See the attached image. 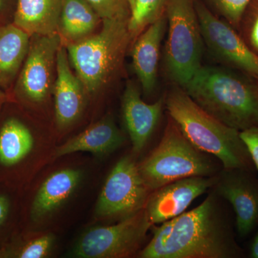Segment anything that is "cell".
<instances>
[{
	"instance_id": "6da1fadb",
	"label": "cell",
	"mask_w": 258,
	"mask_h": 258,
	"mask_svg": "<svg viewBox=\"0 0 258 258\" xmlns=\"http://www.w3.org/2000/svg\"><path fill=\"white\" fill-rule=\"evenodd\" d=\"M199 206L175 218L152 225V237L142 258H242L235 222L220 197L210 189Z\"/></svg>"
},
{
	"instance_id": "7a4b0ae2",
	"label": "cell",
	"mask_w": 258,
	"mask_h": 258,
	"mask_svg": "<svg viewBox=\"0 0 258 258\" xmlns=\"http://www.w3.org/2000/svg\"><path fill=\"white\" fill-rule=\"evenodd\" d=\"M212 116L239 132L258 126V79L228 67L203 66L181 87Z\"/></svg>"
},
{
	"instance_id": "3957f363",
	"label": "cell",
	"mask_w": 258,
	"mask_h": 258,
	"mask_svg": "<svg viewBox=\"0 0 258 258\" xmlns=\"http://www.w3.org/2000/svg\"><path fill=\"white\" fill-rule=\"evenodd\" d=\"M168 114L185 137L200 150L216 158L223 169L256 171L240 132L212 116L174 85L164 98Z\"/></svg>"
},
{
	"instance_id": "277c9868",
	"label": "cell",
	"mask_w": 258,
	"mask_h": 258,
	"mask_svg": "<svg viewBox=\"0 0 258 258\" xmlns=\"http://www.w3.org/2000/svg\"><path fill=\"white\" fill-rule=\"evenodd\" d=\"M128 21L102 20L99 32L64 46L87 95L96 94L108 87L120 74L132 45Z\"/></svg>"
},
{
	"instance_id": "5b68a950",
	"label": "cell",
	"mask_w": 258,
	"mask_h": 258,
	"mask_svg": "<svg viewBox=\"0 0 258 258\" xmlns=\"http://www.w3.org/2000/svg\"><path fill=\"white\" fill-rule=\"evenodd\" d=\"M222 168L218 159L195 147L169 116L160 142L139 165L152 192L184 178L217 175Z\"/></svg>"
},
{
	"instance_id": "8992f818",
	"label": "cell",
	"mask_w": 258,
	"mask_h": 258,
	"mask_svg": "<svg viewBox=\"0 0 258 258\" xmlns=\"http://www.w3.org/2000/svg\"><path fill=\"white\" fill-rule=\"evenodd\" d=\"M166 72L183 87L202 66L204 42L195 0H169L166 10Z\"/></svg>"
},
{
	"instance_id": "52a82bcc",
	"label": "cell",
	"mask_w": 258,
	"mask_h": 258,
	"mask_svg": "<svg viewBox=\"0 0 258 258\" xmlns=\"http://www.w3.org/2000/svg\"><path fill=\"white\" fill-rule=\"evenodd\" d=\"M145 210L106 227L91 229L81 236L71 255L80 258H125L143 245L152 227Z\"/></svg>"
},
{
	"instance_id": "ba28073f",
	"label": "cell",
	"mask_w": 258,
	"mask_h": 258,
	"mask_svg": "<svg viewBox=\"0 0 258 258\" xmlns=\"http://www.w3.org/2000/svg\"><path fill=\"white\" fill-rule=\"evenodd\" d=\"M152 193L139 165L130 156L122 157L106 180L96 208L98 218L123 220L144 210Z\"/></svg>"
},
{
	"instance_id": "9c48e42d",
	"label": "cell",
	"mask_w": 258,
	"mask_h": 258,
	"mask_svg": "<svg viewBox=\"0 0 258 258\" xmlns=\"http://www.w3.org/2000/svg\"><path fill=\"white\" fill-rule=\"evenodd\" d=\"M61 45L57 33L31 36L26 58L14 84L15 96L32 103H42L48 98Z\"/></svg>"
},
{
	"instance_id": "30bf717a",
	"label": "cell",
	"mask_w": 258,
	"mask_h": 258,
	"mask_svg": "<svg viewBox=\"0 0 258 258\" xmlns=\"http://www.w3.org/2000/svg\"><path fill=\"white\" fill-rule=\"evenodd\" d=\"M204 42L225 67L258 79V56L240 37L238 31L218 18L199 0H195Z\"/></svg>"
},
{
	"instance_id": "8fae6325",
	"label": "cell",
	"mask_w": 258,
	"mask_h": 258,
	"mask_svg": "<svg viewBox=\"0 0 258 258\" xmlns=\"http://www.w3.org/2000/svg\"><path fill=\"white\" fill-rule=\"evenodd\" d=\"M212 189L233 209L239 237H248L258 225V178L255 171L222 168Z\"/></svg>"
},
{
	"instance_id": "7c38bea8",
	"label": "cell",
	"mask_w": 258,
	"mask_h": 258,
	"mask_svg": "<svg viewBox=\"0 0 258 258\" xmlns=\"http://www.w3.org/2000/svg\"><path fill=\"white\" fill-rule=\"evenodd\" d=\"M212 176H191L176 180L153 191L146 204L148 218L157 225L175 218L186 211L199 197L210 191L216 183Z\"/></svg>"
},
{
	"instance_id": "4fadbf2b",
	"label": "cell",
	"mask_w": 258,
	"mask_h": 258,
	"mask_svg": "<svg viewBox=\"0 0 258 258\" xmlns=\"http://www.w3.org/2000/svg\"><path fill=\"white\" fill-rule=\"evenodd\" d=\"M55 71L52 88L55 120L57 126L63 129L72 125L82 114L87 93L81 80L71 70L67 49L62 45L57 52Z\"/></svg>"
},
{
	"instance_id": "5bb4252c",
	"label": "cell",
	"mask_w": 258,
	"mask_h": 258,
	"mask_svg": "<svg viewBox=\"0 0 258 258\" xmlns=\"http://www.w3.org/2000/svg\"><path fill=\"white\" fill-rule=\"evenodd\" d=\"M164 106V98L154 103H145L138 86L132 81L127 83L122 97V113L135 154L141 153L147 145L159 123Z\"/></svg>"
},
{
	"instance_id": "9a60e30c",
	"label": "cell",
	"mask_w": 258,
	"mask_h": 258,
	"mask_svg": "<svg viewBox=\"0 0 258 258\" xmlns=\"http://www.w3.org/2000/svg\"><path fill=\"white\" fill-rule=\"evenodd\" d=\"M166 28L165 14L147 27L131 46L134 71L147 95L157 86L161 44Z\"/></svg>"
},
{
	"instance_id": "2e32d148",
	"label": "cell",
	"mask_w": 258,
	"mask_h": 258,
	"mask_svg": "<svg viewBox=\"0 0 258 258\" xmlns=\"http://www.w3.org/2000/svg\"><path fill=\"white\" fill-rule=\"evenodd\" d=\"M124 142V137L111 117L93 123L79 135L57 148L53 158L57 159L78 152L103 155L116 150Z\"/></svg>"
},
{
	"instance_id": "e0dca14e",
	"label": "cell",
	"mask_w": 258,
	"mask_h": 258,
	"mask_svg": "<svg viewBox=\"0 0 258 258\" xmlns=\"http://www.w3.org/2000/svg\"><path fill=\"white\" fill-rule=\"evenodd\" d=\"M62 0H17L13 23L32 35L57 33Z\"/></svg>"
},
{
	"instance_id": "ac0fdd59",
	"label": "cell",
	"mask_w": 258,
	"mask_h": 258,
	"mask_svg": "<svg viewBox=\"0 0 258 258\" xmlns=\"http://www.w3.org/2000/svg\"><path fill=\"white\" fill-rule=\"evenodd\" d=\"M30 36L13 23L0 25V88L15 84L28 54Z\"/></svg>"
},
{
	"instance_id": "d6986e66",
	"label": "cell",
	"mask_w": 258,
	"mask_h": 258,
	"mask_svg": "<svg viewBox=\"0 0 258 258\" xmlns=\"http://www.w3.org/2000/svg\"><path fill=\"white\" fill-rule=\"evenodd\" d=\"M102 20L86 0H62L57 34L64 46L94 33Z\"/></svg>"
},
{
	"instance_id": "ffe728a7",
	"label": "cell",
	"mask_w": 258,
	"mask_h": 258,
	"mask_svg": "<svg viewBox=\"0 0 258 258\" xmlns=\"http://www.w3.org/2000/svg\"><path fill=\"white\" fill-rule=\"evenodd\" d=\"M79 170L56 171L42 184L32 207V217L40 219L53 212L72 195L81 179Z\"/></svg>"
},
{
	"instance_id": "44dd1931",
	"label": "cell",
	"mask_w": 258,
	"mask_h": 258,
	"mask_svg": "<svg viewBox=\"0 0 258 258\" xmlns=\"http://www.w3.org/2000/svg\"><path fill=\"white\" fill-rule=\"evenodd\" d=\"M34 138L28 127L16 118L5 122L0 129V164L14 166L31 152Z\"/></svg>"
},
{
	"instance_id": "7402d4cb",
	"label": "cell",
	"mask_w": 258,
	"mask_h": 258,
	"mask_svg": "<svg viewBox=\"0 0 258 258\" xmlns=\"http://www.w3.org/2000/svg\"><path fill=\"white\" fill-rule=\"evenodd\" d=\"M168 2L169 0H136L128 21L132 45L147 27L166 14Z\"/></svg>"
},
{
	"instance_id": "603a6c76",
	"label": "cell",
	"mask_w": 258,
	"mask_h": 258,
	"mask_svg": "<svg viewBox=\"0 0 258 258\" xmlns=\"http://www.w3.org/2000/svg\"><path fill=\"white\" fill-rule=\"evenodd\" d=\"M237 31L247 46L258 56V0H251L244 10Z\"/></svg>"
},
{
	"instance_id": "cb8c5ba5",
	"label": "cell",
	"mask_w": 258,
	"mask_h": 258,
	"mask_svg": "<svg viewBox=\"0 0 258 258\" xmlns=\"http://www.w3.org/2000/svg\"><path fill=\"white\" fill-rule=\"evenodd\" d=\"M102 20L108 19L129 20L131 8L128 0H86Z\"/></svg>"
},
{
	"instance_id": "d4e9b609",
	"label": "cell",
	"mask_w": 258,
	"mask_h": 258,
	"mask_svg": "<svg viewBox=\"0 0 258 258\" xmlns=\"http://www.w3.org/2000/svg\"><path fill=\"white\" fill-rule=\"evenodd\" d=\"M220 16L232 28L238 30L244 10L251 0H210Z\"/></svg>"
},
{
	"instance_id": "484cf974",
	"label": "cell",
	"mask_w": 258,
	"mask_h": 258,
	"mask_svg": "<svg viewBox=\"0 0 258 258\" xmlns=\"http://www.w3.org/2000/svg\"><path fill=\"white\" fill-rule=\"evenodd\" d=\"M54 238L52 235H44L32 240L15 252L14 257L19 258H42L50 252Z\"/></svg>"
},
{
	"instance_id": "4316f807",
	"label": "cell",
	"mask_w": 258,
	"mask_h": 258,
	"mask_svg": "<svg viewBox=\"0 0 258 258\" xmlns=\"http://www.w3.org/2000/svg\"><path fill=\"white\" fill-rule=\"evenodd\" d=\"M240 137L247 146L254 167L258 171V126L240 132Z\"/></svg>"
},
{
	"instance_id": "83f0119b",
	"label": "cell",
	"mask_w": 258,
	"mask_h": 258,
	"mask_svg": "<svg viewBox=\"0 0 258 258\" xmlns=\"http://www.w3.org/2000/svg\"><path fill=\"white\" fill-rule=\"evenodd\" d=\"M10 203L8 199L0 195V225L5 222L9 212Z\"/></svg>"
},
{
	"instance_id": "f1b7e54d",
	"label": "cell",
	"mask_w": 258,
	"mask_h": 258,
	"mask_svg": "<svg viewBox=\"0 0 258 258\" xmlns=\"http://www.w3.org/2000/svg\"><path fill=\"white\" fill-rule=\"evenodd\" d=\"M258 226V225H257ZM249 257L258 258V230L249 247Z\"/></svg>"
},
{
	"instance_id": "f546056e",
	"label": "cell",
	"mask_w": 258,
	"mask_h": 258,
	"mask_svg": "<svg viewBox=\"0 0 258 258\" xmlns=\"http://www.w3.org/2000/svg\"><path fill=\"white\" fill-rule=\"evenodd\" d=\"M8 101V96L5 92L4 90L0 88V110L4 106L5 103Z\"/></svg>"
},
{
	"instance_id": "4dcf8cb0",
	"label": "cell",
	"mask_w": 258,
	"mask_h": 258,
	"mask_svg": "<svg viewBox=\"0 0 258 258\" xmlns=\"http://www.w3.org/2000/svg\"><path fill=\"white\" fill-rule=\"evenodd\" d=\"M7 8H8L7 0H0V16L5 14Z\"/></svg>"
},
{
	"instance_id": "1f68e13d",
	"label": "cell",
	"mask_w": 258,
	"mask_h": 258,
	"mask_svg": "<svg viewBox=\"0 0 258 258\" xmlns=\"http://www.w3.org/2000/svg\"><path fill=\"white\" fill-rule=\"evenodd\" d=\"M129 5H130L131 8V13H132V10L133 9L134 5H135L136 0H128Z\"/></svg>"
}]
</instances>
